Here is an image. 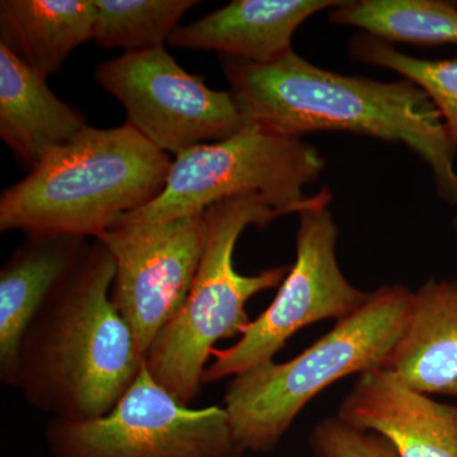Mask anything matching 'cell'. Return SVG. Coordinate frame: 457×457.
I'll return each mask as SVG.
<instances>
[{
    "label": "cell",
    "instance_id": "1",
    "mask_svg": "<svg viewBox=\"0 0 457 457\" xmlns=\"http://www.w3.org/2000/svg\"><path fill=\"white\" fill-rule=\"evenodd\" d=\"M221 65L251 125L293 139L345 131L403 144L428 165L438 197L457 206V145L416 84L335 73L294 50L270 64L221 57Z\"/></svg>",
    "mask_w": 457,
    "mask_h": 457
},
{
    "label": "cell",
    "instance_id": "2",
    "mask_svg": "<svg viewBox=\"0 0 457 457\" xmlns=\"http://www.w3.org/2000/svg\"><path fill=\"white\" fill-rule=\"evenodd\" d=\"M114 272L112 254L96 240L23 336L17 387L51 418L104 416L145 365L111 300Z\"/></svg>",
    "mask_w": 457,
    "mask_h": 457
},
{
    "label": "cell",
    "instance_id": "3",
    "mask_svg": "<svg viewBox=\"0 0 457 457\" xmlns=\"http://www.w3.org/2000/svg\"><path fill=\"white\" fill-rule=\"evenodd\" d=\"M171 162L128 122L88 128L0 197V231L95 237L163 191Z\"/></svg>",
    "mask_w": 457,
    "mask_h": 457
},
{
    "label": "cell",
    "instance_id": "4",
    "mask_svg": "<svg viewBox=\"0 0 457 457\" xmlns=\"http://www.w3.org/2000/svg\"><path fill=\"white\" fill-rule=\"evenodd\" d=\"M414 291L385 285L368 303L299 356L275 361L231 378L224 402L231 432L245 453L275 449L303 409L345 376L383 369L402 338Z\"/></svg>",
    "mask_w": 457,
    "mask_h": 457
},
{
    "label": "cell",
    "instance_id": "5",
    "mask_svg": "<svg viewBox=\"0 0 457 457\" xmlns=\"http://www.w3.org/2000/svg\"><path fill=\"white\" fill-rule=\"evenodd\" d=\"M207 242L196 278L176 318L147 352L153 378L180 403L192 405L203 392L204 370L215 345L242 336L251 323L245 305L255 295L278 287L291 266L242 275L234 252L248 227L264 228L284 213L261 195L227 198L206 210Z\"/></svg>",
    "mask_w": 457,
    "mask_h": 457
},
{
    "label": "cell",
    "instance_id": "6",
    "mask_svg": "<svg viewBox=\"0 0 457 457\" xmlns=\"http://www.w3.org/2000/svg\"><path fill=\"white\" fill-rule=\"evenodd\" d=\"M324 168L326 161L311 144L249 125L228 139L176 155L162 194L114 225L161 224L200 215L222 200L249 194L261 195L284 215H299L332 203L328 187L312 196L303 191Z\"/></svg>",
    "mask_w": 457,
    "mask_h": 457
},
{
    "label": "cell",
    "instance_id": "7",
    "mask_svg": "<svg viewBox=\"0 0 457 457\" xmlns=\"http://www.w3.org/2000/svg\"><path fill=\"white\" fill-rule=\"evenodd\" d=\"M53 457H245L224 407L192 408L161 386L146 366L107 414L89 420L51 418Z\"/></svg>",
    "mask_w": 457,
    "mask_h": 457
},
{
    "label": "cell",
    "instance_id": "8",
    "mask_svg": "<svg viewBox=\"0 0 457 457\" xmlns=\"http://www.w3.org/2000/svg\"><path fill=\"white\" fill-rule=\"evenodd\" d=\"M329 206L299 213L296 260L273 302L243 330L239 341L212 351L203 383L234 378L273 361L303 328L333 319L341 321L359 312L371 294L343 275L337 261V227Z\"/></svg>",
    "mask_w": 457,
    "mask_h": 457
},
{
    "label": "cell",
    "instance_id": "9",
    "mask_svg": "<svg viewBox=\"0 0 457 457\" xmlns=\"http://www.w3.org/2000/svg\"><path fill=\"white\" fill-rule=\"evenodd\" d=\"M95 79L122 104L126 122L167 154L228 139L251 125L230 90L210 88L164 46L102 62Z\"/></svg>",
    "mask_w": 457,
    "mask_h": 457
},
{
    "label": "cell",
    "instance_id": "10",
    "mask_svg": "<svg viewBox=\"0 0 457 457\" xmlns=\"http://www.w3.org/2000/svg\"><path fill=\"white\" fill-rule=\"evenodd\" d=\"M96 240L112 254L111 300L145 359L196 278L207 242L204 213L161 224L114 225Z\"/></svg>",
    "mask_w": 457,
    "mask_h": 457
},
{
    "label": "cell",
    "instance_id": "11",
    "mask_svg": "<svg viewBox=\"0 0 457 457\" xmlns=\"http://www.w3.org/2000/svg\"><path fill=\"white\" fill-rule=\"evenodd\" d=\"M337 417L386 438L399 457H457V405L436 402L386 370L361 374Z\"/></svg>",
    "mask_w": 457,
    "mask_h": 457
},
{
    "label": "cell",
    "instance_id": "12",
    "mask_svg": "<svg viewBox=\"0 0 457 457\" xmlns=\"http://www.w3.org/2000/svg\"><path fill=\"white\" fill-rule=\"evenodd\" d=\"M345 0H234L188 26H179L168 45L216 51L221 57L270 64L293 51V37L305 21Z\"/></svg>",
    "mask_w": 457,
    "mask_h": 457
},
{
    "label": "cell",
    "instance_id": "13",
    "mask_svg": "<svg viewBox=\"0 0 457 457\" xmlns=\"http://www.w3.org/2000/svg\"><path fill=\"white\" fill-rule=\"evenodd\" d=\"M89 245L86 237H27L0 270V381L5 386L17 387L27 328Z\"/></svg>",
    "mask_w": 457,
    "mask_h": 457
},
{
    "label": "cell",
    "instance_id": "14",
    "mask_svg": "<svg viewBox=\"0 0 457 457\" xmlns=\"http://www.w3.org/2000/svg\"><path fill=\"white\" fill-rule=\"evenodd\" d=\"M88 128L79 108L0 44V139L29 170Z\"/></svg>",
    "mask_w": 457,
    "mask_h": 457
},
{
    "label": "cell",
    "instance_id": "15",
    "mask_svg": "<svg viewBox=\"0 0 457 457\" xmlns=\"http://www.w3.org/2000/svg\"><path fill=\"white\" fill-rule=\"evenodd\" d=\"M384 370L418 392L457 396V279H428L414 291L402 338Z\"/></svg>",
    "mask_w": 457,
    "mask_h": 457
},
{
    "label": "cell",
    "instance_id": "16",
    "mask_svg": "<svg viewBox=\"0 0 457 457\" xmlns=\"http://www.w3.org/2000/svg\"><path fill=\"white\" fill-rule=\"evenodd\" d=\"M96 22L93 0H2L0 44L47 79L93 40Z\"/></svg>",
    "mask_w": 457,
    "mask_h": 457
},
{
    "label": "cell",
    "instance_id": "17",
    "mask_svg": "<svg viewBox=\"0 0 457 457\" xmlns=\"http://www.w3.org/2000/svg\"><path fill=\"white\" fill-rule=\"evenodd\" d=\"M329 20L390 44L457 45V5L441 0H345Z\"/></svg>",
    "mask_w": 457,
    "mask_h": 457
},
{
    "label": "cell",
    "instance_id": "18",
    "mask_svg": "<svg viewBox=\"0 0 457 457\" xmlns=\"http://www.w3.org/2000/svg\"><path fill=\"white\" fill-rule=\"evenodd\" d=\"M97 8L93 40L102 49L135 53L164 46L197 0H93Z\"/></svg>",
    "mask_w": 457,
    "mask_h": 457
},
{
    "label": "cell",
    "instance_id": "19",
    "mask_svg": "<svg viewBox=\"0 0 457 457\" xmlns=\"http://www.w3.org/2000/svg\"><path fill=\"white\" fill-rule=\"evenodd\" d=\"M348 51L356 62L389 69L425 90L440 111L451 139L457 145V56L444 60L418 59L368 33L352 38Z\"/></svg>",
    "mask_w": 457,
    "mask_h": 457
},
{
    "label": "cell",
    "instance_id": "20",
    "mask_svg": "<svg viewBox=\"0 0 457 457\" xmlns=\"http://www.w3.org/2000/svg\"><path fill=\"white\" fill-rule=\"evenodd\" d=\"M309 447L314 457H399L386 438L361 431L338 417H327L312 429Z\"/></svg>",
    "mask_w": 457,
    "mask_h": 457
},
{
    "label": "cell",
    "instance_id": "21",
    "mask_svg": "<svg viewBox=\"0 0 457 457\" xmlns=\"http://www.w3.org/2000/svg\"><path fill=\"white\" fill-rule=\"evenodd\" d=\"M453 233H455V236L457 237V216H455V218H453Z\"/></svg>",
    "mask_w": 457,
    "mask_h": 457
}]
</instances>
